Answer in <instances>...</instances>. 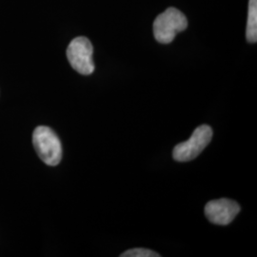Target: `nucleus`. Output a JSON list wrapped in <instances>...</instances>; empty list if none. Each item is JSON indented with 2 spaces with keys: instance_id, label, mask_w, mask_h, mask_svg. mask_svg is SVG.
Returning <instances> with one entry per match:
<instances>
[{
  "instance_id": "nucleus-4",
  "label": "nucleus",
  "mask_w": 257,
  "mask_h": 257,
  "mask_svg": "<svg viewBox=\"0 0 257 257\" xmlns=\"http://www.w3.org/2000/svg\"><path fill=\"white\" fill-rule=\"evenodd\" d=\"M92 54L93 48L87 37L74 38L67 49V57L70 64L77 73L83 75H90L94 71Z\"/></svg>"
},
{
  "instance_id": "nucleus-5",
  "label": "nucleus",
  "mask_w": 257,
  "mask_h": 257,
  "mask_svg": "<svg viewBox=\"0 0 257 257\" xmlns=\"http://www.w3.org/2000/svg\"><path fill=\"white\" fill-rule=\"evenodd\" d=\"M240 211L237 203L227 198L211 200L205 206L207 219L215 225H229Z\"/></svg>"
},
{
  "instance_id": "nucleus-7",
  "label": "nucleus",
  "mask_w": 257,
  "mask_h": 257,
  "mask_svg": "<svg viewBox=\"0 0 257 257\" xmlns=\"http://www.w3.org/2000/svg\"><path fill=\"white\" fill-rule=\"evenodd\" d=\"M121 257H159L156 251L148 249V248H138L128 249L127 251H124L120 254Z\"/></svg>"
},
{
  "instance_id": "nucleus-3",
  "label": "nucleus",
  "mask_w": 257,
  "mask_h": 257,
  "mask_svg": "<svg viewBox=\"0 0 257 257\" xmlns=\"http://www.w3.org/2000/svg\"><path fill=\"white\" fill-rule=\"evenodd\" d=\"M212 138V128L201 125L194 130L189 140L175 146L173 156L175 161L188 162L196 158L207 147Z\"/></svg>"
},
{
  "instance_id": "nucleus-2",
  "label": "nucleus",
  "mask_w": 257,
  "mask_h": 257,
  "mask_svg": "<svg viewBox=\"0 0 257 257\" xmlns=\"http://www.w3.org/2000/svg\"><path fill=\"white\" fill-rule=\"evenodd\" d=\"M188 27V20L185 15L175 8H168L160 14L154 22V36L159 43H171L178 33Z\"/></svg>"
},
{
  "instance_id": "nucleus-1",
  "label": "nucleus",
  "mask_w": 257,
  "mask_h": 257,
  "mask_svg": "<svg viewBox=\"0 0 257 257\" xmlns=\"http://www.w3.org/2000/svg\"><path fill=\"white\" fill-rule=\"evenodd\" d=\"M33 144L40 159L49 166L59 164L62 145L55 132L46 126H38L33 134Z\"/></svg>"
},
{
  "instance_id": "nucleus-6",
  "label": "nucleus",
  "mask_w": 257,
  "mask_h": 257,
  "mask_svg": "<svg viewBox=\"0 0 257 257\" xmlns=\"http://www.w3.org/2000/svg\"><path fill=\"white\" fill-rule=\"evenodd\" d=\"M246 38L249 43L257 41V0L248 1V23L246 29Z\"/></svg>"
}]
</instances>
